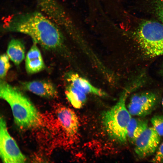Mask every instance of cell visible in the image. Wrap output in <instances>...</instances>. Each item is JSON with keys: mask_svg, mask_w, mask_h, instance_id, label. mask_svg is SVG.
<instances>
[{"mask_svg": "<svg viewBox=\"0 0 163 163\" xmlns=\"http://www.w3.org/2000/svg\"><path fill=\"white\" fill-rule=\"evenodd\" d=\"M0 96L11 108L17 125L22 129L39 126L41 116L30 101L18 89L7 82L1 81Z\"/></svg>", "mask_w": 163, "mask_h": 163, "instance_id": "cell-2", "label": "cell"}, {"mask_svg": "<svg viewBox=\"0 0 163 163\" xmlns=\"http://www.w3.org/2000/svg\"><path fill=\"white\" fill-rule=\"evenodd\" d=\"M0 155L4 163H24L26 160L15 141L9 134L5 120L2 116L0 119Z\"/></svg>", "mask_w": 163, "mask_h": 163, "instance_id": "cell-5", "label": "cell"}, {"mask_svg": "<svg viewBox=\"0 0 163 163\" xmlns=\"http://www.w3.org/2000/svg\"><path fill=\"white\" fill-rule=\"evenodd\" d=\"M65 94L72 105L76 108L82 107L87 100L86 94L70 84L67 87Z\"/></svg>", "mask_w": 163, "mask_h": 163, "instance_id": "cell-14", "label": "cell"}, {"mask_svg": "<svg viewBox=\"0 0 163 163\" xmlns=\"http://www.w3.org/2000/svg\"><path fill=\"white\" fill-rule=\"evenodd\" d=\"M136 36L143 51L152 57L163 55V23L145 21L139 26Z\"/></svg>", "mask_w": 163, "mask_h": 163, "instance_id": "cell-4", "label": "cell"}, {"mask_svg": "<svg viewBox=\"0 0 163 163\" xmlns=\"http://www.w3.org/2000/svg\"><path fill=\"white\" fill-rule=\"evenodd\" d=\"M41 10L46 11L53 8L56 3V0H35Z\"/></svg>", "mask_w": 163, "mask_h": 163, "instance_id": "cell-17", "label": "cell"}, {"mask_svg": "<svg viewBox=\"0 0 163 163\" xmlns=\"http://www.w3.org/2000/svg\"><path fill=\"white\" fill-rule=\"evenodd\" d=\"M152 127L160 136H163V115H156L151 120Z\"/></svg>", "mask_w": 163, "mask_h": 163, "instance_id": "cell-16", "label": "cell"}, {"mask_svg": "<svg viewBox=\"0 0 163 163\" xmlns=\"http://www.w3.org/2000/svg\"><path fill=\"white\" fill-rule=\"evenodd\" d=\"M161 137L153 127H148L137 138L134 144V151L140 158L150 156L156 152Z\"/></svg>", "mask_w": 163, "mask_h": 163, "instance_id": "cell-7", "label": "cell"}, {"mask_svg": "<svg viewBox=\"0 0 163 163\" xmlns=\"http://www.w3.org/2000/svg\"><path fill=\"white\" fill-rule=\"evenodd\" d=\"M155 11L157 17L163 23V0H157L156 1Z\"/></svg>", "mask_w": 163, "mask_h": 163, "instance_id": "cell-19", "label": "cell"}, {"mask_svg": "<svg viewBox=\"0 0 163 163\" xmlns=\"http://www.w3.org/2000/svg\"><path fill=\"white\" fill-rule=\"evenodd\" d=\"M25 89L41 97L52 98L57 95L55 86L50 82L46 80H36L21 83Z\"/></svg>", "mask_w": 163, "mask_h": 163, "instance_id": "cell-9", "label": "cell"}, {"mask_svg": "<svg viewBox=\"0 0 163 163\" xmlns=\"http://www.w3.org/2000/svg\"><path fill=\"white\" fill-rule=\"evenodd\" d=\"M7 54L10 59L16 65H19L25 57V48L20 40L13 39L9 42L7 48Z\"/></svg>", "mask_w": 163, "mask_h": 163, "instance_id": "cell-13", "label": "cell"}, {"mask_svg": "<svg viewBox=\"0 0 163 163\" xmlns=\"http://www.w3.org/2000/svg\"><path fill=\"white\" fill-rule=\"evenodd\" d=\"M66 78L70 85L86 94H92L101 97L107 96L103 91L94 86L77 74L71 72L68 73Z\"/></svg>", "mask_w": 163, "mask_h": 163, "instance_id": "cell-10", "label": "cell"}, {"mask_svg": "<svg viewBox=\"0 0 163 163\" xmlns=\"http://www.w3.org/2000/svg\"><path fill=\"white\" fill-rule=\"evenodd\" d=\"M151 160L153 163H163V142L160 145Z\"/></svg>", "mask_w": 163, "mask_h": 163, "instance_id": "cell-18", "label": "cell"}, {"mask_svg": "<svg viewBox=\"0 0 163 163\" xmlns=\"http://www.w3.org/2000/svg\"><path fill=\"white\" fill-rule=\"evenodd\" d=\"M56 115L61 126L68 136H73L77 133L79 122L77 116L72 110L61 107L57 110Z\"/></svg>", "mask_w": 163, "mask_h": 163, "instance_id": "cell-8", "label": "cell"}, {"mask_svg": "<svg viewBox=\"0 0 163 163\" xmlns=\"http://www.w3.org/2000/svg\"><path fill=\"white\" fill-rule=\"evenodd\" d=\"M11 67L9 57L5 53L2 55L0 58V76L1 79L3 78L6 75Z\"/></svg>", "mask_w": 163, "mask_h": 163, "instance_id": "cell-15", "label": "cell"}, {"mask_svg": "<svg viewBox=\"0 0 163 163\" xmlns=\"http://www.w3.org/2000/svg\"><path fill=\"white\" fill-rule=\"evenodd\" d=\"M34 42L28 52L25 60V68L29 74H34L43 70L45 65L40 51Z\"/></svg>", "mask_w": 163, "mask_h": 163, "instance_id": "cell-11", "label": "cell"}, {"mask_svg": "<svg viewBox=\"0 0 163 163\" xmlns=\"http://www.w3.org/2000/svg\"><path fill=\"white\" fill-rule=\"evenodd\" d=\"M130 91L127 89L124 91L115 105L101 115L102 124L109 136L121 144L127 141V128L132 118L126 106V100Z\"/></svg>", "mask_w": 163, "mask_h": 163, "instance_id": "cell-3", "label": "cell"}, {"mask_svg": "<svg viewBox=\"0 0 163 163\" xmlns=\"http://www.w3.org/2000/svg\"><path fill=\"white\" fill-rule=\"evenodd\" d=\"M161 103V105H162V106L163 108V97L162 98V99Z\"/></svg>", "mask_w": 163, "mask_h": 163, "instance_id": "cell-20", "label": "cell"}, {"mask_svg": "<svg viewBox=\"0 0 163 163\" xmlns=\"http://www.w3.org/2000/svg\"><path fill=\"white\" fill-rule=\"evenodd\" d=\"M55 23L38 12L22 14L8 18L3 25L7 32L28 35L34 42L49 50H55L63 44L62 33Z\"/></svg>", "mask_w": 163, "mask_h": 163, "instance_id": "cell-1", "label": "cell"}, {"mask_svg": "<svg viewBox=\"0 0 163 163\" xmlns=\"http://www.w3.org/2000/svg\"><path fill=\"white\" fill-rule=\"evenodd\" d=\"M148 127L147 120L139 118H131L127 128V139L134 144L138 136Z\"/></svg>", "mask_w": 163, "mask_h": 163, "instance_id": "cell-12", "label": "cell"}, {"mask_svg": "<svg viewBox=\"0 0 163 163\" xmlns=\"http://www.w3.org/2000/svg\"><path fill=\"white\" fill-rule=\"evenodd\" d=\"M157 103L155 94L150 91L143 92L134 94L131 97L127 109L131 115L143 117L150 114Z\"/></svg>", "mask_w": 163, "mask_h": 163, "instance_id": "cell-6", "label": "cell"}]
</instances>
